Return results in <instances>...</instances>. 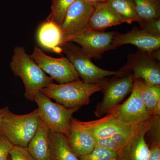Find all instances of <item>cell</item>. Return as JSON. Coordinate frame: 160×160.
<instances>
[{
    "label": "cell",
    "instance_id": "6da1fadb",
    "mask_svg": "<svg viewBox=\"0 0 160 160\" xmlns=\"http://www.w3.org/2000/svg\"><path fill=\"white\" fill-rule=\"evenodd\" d=\"M13 53L10 68L14 75L21 78L24 83L25 98L33 101L36 95L53 83V80L26 53L24 47H16Z\"/></svg>",
    "mask_w": 160,
    "mask_h": 160
},
{
    "label": "cell",
    "instance_id": "7a4b0ae2",
    "mask_svg": "<svg viewBox=\"0 0 160 160\" xmlns=\"http://www.w3.org/2000/svg\"><path fill=\"white\" fill-rule=\"evenodd\" d=\"M100 91L98 83L88 84L79 79L64 84L52 83L41 91L66 108L80 109L88 105L91 96Z\"/></svg>",
    "mask_w": 160,
    "mask_h": 160
},
{
    "label": "cell",
    "instance_id": "3957f363",
    "mask_svg": "<svg viewBox=\"0 0 160 160\" xmlns=\"http://www.w3.org/2000/svg\"><path fill=\"white\" fill-rule=\"evenodd\" d=\"M42 122L38 109L24 115L14 114L9 110L0 126V130L13 146L27 148Z\"/></svg>",
    "mask_w": 160,
    "mask_h": 160
},
{
    "label": "cell",
    "instance_id": "277c9868",
    "mask_svg": "<svg viewBox=\"0 0 160 160\" xmlns=\"http://www.w3.org/2000/svg\"><path fill=\"white\" fill-rule=\"evenodd\" d=\"M38 106L41 119L50 131L64 135L66 138L70 132V121L72 115L79 109H68L52 102L41 91L34 98Z\"/></svg>",
    "mask_w": 160,
    "mask_h": 160
},
{
    "label": "cell",
    "instance_id": "5b68a950",
    "mask_svg": "<svg viewBox=\"0 0 160 160\" xmlns=\"http://www.w3.org/2000/svg\"><path fill=\"white\" fill-rule=\"evenodd\" d=\"M62 52L66 55L80 78L85 83L97 84L100 80L109 76L120 75L125 72L108 71L101 69L92 62L91 59L79 46L71 42L64 43L62 46Z\"/></svg>",
    "mask_w": 160,
    "mask_h": 160
},
{
    "label": "cell",
    "instance_id": "8992f818",
    "mask_svg": "<svg viewBox=\"0 0 160 160\" xmlns=\"http://www.w3.org/2000/svg\"><path fill=\"white\" fill-rule=\"evenodd\" d=\"M106 82L100 80L98 84L103 92L102 101L98 103L95 111L98 117H102L119 105L133 89L134 79L130 73L115 76Z\"/></svg>",
    "mask_w": 160,
    "mask_h": 160
},
{
    "label": "cell",
    "instance_id": "52a82bcc",
    "mask_svg": "<svg viewBox=\"0 0 160 160\" xmlns=\"http://www.w3.org/2000/svg\"><path fill=\"white\" fill-rule=\"evenodd\" d=\"M120 70L130 73L134 79L160 86V61L145 52L138 49L135 53L128 55L127 63Z\"/></svg>",
    "mask_w": 160,
    "mask_h": 160
},
{
    "label": "cell",
    "instance_id": "ba28073f",
    "mask_svg": "<svg viewBox=\"0 0 160 160\" xmlns=\"http://www.w3.org/2000/svg\"><path fill=\"white\" fill-rule=\"evenodd\" d=\"M30 56L46 74L58 84L80 79L77 72L66 57L54 58L49 56L36 46Z\"/></svg>",
    "mask_w": 160,
    "mask_h": 160
},
{
    "label": "cell",
    "instance_id": "9c48e42d",
    "mask_svg": "<svg viewBox=\"0 0 160 160\" xmlns=\"http://www.w3.org/2000/svg\"><path fill=\"white\" fill-rule=\"evenodd\" d=\"M94 6L83 0H76L69 6L60 27L63 44L88 28Z\"/></svg>",
    "mask_w": 160,
    "mask_h": 160
},
{
    "label": "cell",
    "instance_id": "30bf717a",
    "mask_svg": "<svg viewBox=\"0 0 160 160\" xmlns=\"http://www.w3.org/2000/svg\"><path fill=\"white\" fill-rule=\"evenodd\" d=\"M107 113L124 122L134 123L145 122L154 116L147 110L140 97L139 79H134L129 98Z\"/></svg>",
    "mask_w": 160,
    "mask_h": 160
},
{
    "label": "cell",
    "instance_id": "8fae6325",
    "mask_svg": "<svg viewBox=\"0 0 160 160\" xmlns=\"http://www.w3.org/2000/svg\"><path fill=\"white\" fill-rule=\"evenodd\" d=\"M115 32H105L87 29L70 39L69 42L79 45L82 51L90 58L99 59L105 52L111 50Z\"/></svg>",
    "mask_w": 160,
    "mask_h": 160
},
{
    "label": "cell",
    "instance_id": "7c38bea8",
    "mask_svg": "<svg viewBox=\"0 0 160 160\" xmlns=\"http://www.w3.org/2000/svg\"><path fill=\"white\" fill-rule=\"evenodd\" d=\"M126 44L134 45L139 50L152 54L160 50V38L150 35L137 27H133L127 33L115 32L112 39L111 50Z\"/></svg>",
    "mask_w": 160,
    "mask_h": 160
},
{
    "label": "cell",
    "instance_id": "4fadbf2b",
    "mask_svg": "<svg viewBox=\"0 0 160 160\" xmlns=\"http://www.w3.org/2000/svg\"><path fill=\"white\" fill-rule=\"evenodd\" d=\"M154 116L148 120L118 152V160H147L149 155V147L145 137L150 129Z\"/></svg>",
    "mask_w": 160,
    "mask_h": 160
},
{
    "label": "cell",
    "instance_id": "5bb4252c",
    "mask_svg": "<svg viewBox=\"0 0 160 160\" xmlns=\"http://www.w3.org/2000/svg\"><path fill=\"white\" fill-rule=\"evenodd\" d=\"M78 122L92 135L95 140L110 137L129 126L139 123L124 122L108 113L105 117L98 120L89 122L78 120Z\"/></svg>",
    "mask_w": 160,
    "mask_h": 160
},
{
    "label": "cell",
    "instance_id": "9a60e30c",
    "mask_svg": "<svg viewBox=\"0 0 160 160\" xmlns=\"http://www.w3.org/2000/svg\"><path fill=\"white\" fill-rule=\"evenodd\" d=\"M66 138L69 147L78 157L88 154L96 147L92 135L73 118L70 121V132Z\"/></svg>",
    "mask_w": 160,
    "mask_h": 160
},
{
    "label": "cell",
    "instance_id": "2e32d148",
    "mask_svg": "<svg viewBox=\"0 0 160 160\" xmlns=\"http://www.w3.org/2000/svg\"><path fill=\"white\" fill-rule=\"evenodd\" d=\"M124 22L110 5L106 2L96 4L89 19L88 29L103 31L108 27Z\"/></svg>",
    "mask_w": 160,
    "mask_h": 160
},
{
    "label": "cell",
    "instance_id": "e0dca14e",
    "mask_svg": "<svg viewBox=\"0 0 160 160\" xmlns=\"http://www.w3.org/2000/svg\"><path fill=\"white\" fill-rule=\"evenodd\" d=\"M37 38L40 45L57 54L62 52V35L59 26L52 22L46 21L39 28Z\"/></svg>",
    "mask_w": 160,
    "mask_h": 160
},
{
    "label": "cell",
    "instance_id": "ac0fdd59",
    "mask_svg": "<svg viewBox=\"0 0 160 160\" xmlns=\"http://www.w3.org/2000/svg\"><path fill=\"white\" fill-rule=\"evenodd\" d=\"M49 128L42 121L27 148L36 160H51Z\"/></svg>",
    "mask_w": 160,
    "mask_h": 160
},
{
    "label": "cell",
    "instance_id": "d6986e66",
    "mask_svg": "<svg viewBox=\"0 0 160 160\" xmlns=\"http://www.w3.org/2000/svg\"><path fill=\"white\" fill-rule=\"evenodd\" d=\"M148 120L129 126L110 137L96 140V146H99L118 152Z\"/></svg>",
    "mask_w": 160,
    "mask_h": 160
},
{
    "label": "cell",
    "instance_id": "ffe728a7",
    "mask_svg": "<svg viewBox=\"0 0 160 160\" xmlns=\"http://www.w3.org/2000/svg\"><path fill=\"white\" fill-rule=\"evenodd\" d=\"M51 160H79L69 147L64 135L49 130Z\"/></svg>",
    "mask_w": 160,
    "mask_h": 160
},
{
    "label": "cell",
    "instance_id": "44dd1931",
    "mask_svg": "<svg viewBox=\"0 0 160 160\" xmlns=\"http://www.w3.org/2000/svg\"><path fill=\"white\" fill-rule=\"evenodd\" d=\"M124 22H139L134 0H106Z\"/></svg>",
    "mask_w": 160,
    "mask_h": 160
},
{
    "label": "cell",
    "instance_id": "7402d4cb",
    "mask_svg": "<svg viewBox=\"0 0 160 160\" xmlns=\"http://www.w3.org/2000/svg\"><path fill=\"white\" fill-rule=\"evenodd\" d=\"M140 21L160 18V0H134Z\"/></svg>",
    "mask_w": 160,
    "mask_h": 160
},
{
    "label": "cell",
    "instance_id": "603a6c76",
    "mask_svg": "<svg viewBox=\"0 0 160 160\" xmlns=\"http://www.w3.org/2000/svg\"><path fill=\"white\" fill-rule=\"evenodd\" d=\"M140 94L146 109L153 115L155 107L160 100V86L149 85L140 79Z\"/></svg>",
    "mask_w": 160,
    "mask_h": 160
},
{
    "label": "cell",
    "instance_id": "cb8c5ba5",
    "mask_svg": "<svg viewBox=\"0 0 160 160\" xmlns=\"http://www.w3.org/2000/svg\"><path fill=\"white\" fill-rule=\"evenodd\" d=\"M76 0H52L51 12L47 21L61 27L66 12L69 6Z\"/></svg>",
    "mask_w": 160,
    "mask_h": 160
},
{
    "label": "cell",
    "instance_id": "d4e9b609",
    "mask_svg": "<svg viewBox=\"0 0 160 160\" xmlns=\"http://www.w3.org/2000/svg\"><path fill=\"white\" fill-rule=\"evenodd\" d=\"M118 158L117 152L96 146L88 154L79 157V160H111Z\"/></svg>",
    "mask_w": 160,
    "mask_h": 160
},
{
    "label": "cell",
    "instance_id": "484cf974",
    "mask_svg": "<svg viewBox=\"0 0 160 160\" xmlns=\"http://www.w3.org/2000/svg\"><path fill=\"white\" fill-rule=\"evenodd\" d=\"M140 29L155 37L160 38V18L140 21Z\"/></svg>",
    "mask_w": 160,
    "mask_h": 160
},
{
    "label": "cell",
    "instance_id": "4316f807",
    "mask_svg": "<svg viewBox=\"0 0 160 160\" xmlns=\"http://www.w3.org/2000/svg\"><path fill=\"white\" fill-rule=\"evenodd\" d=\"M9 154L11 160H36L29 153L27 148L14 146Z\"/></svg>",
    "mask_w": 160,
    "mask_h": 160
},
{
    "label": "cell",
    "instance_id": "83f0119b",
    "mask_svg": "<svg viewBox=\"0 0 160 160\" xmlns=\"http://www.w3.org/2000/svg\"><path fill=\"white\" fill-rule=\"evenodd\" d=\"M14 146L0 130V160H7L9 152Z\"/></svg>",
    "mask_w": 160,
    "mask_h": 160
},
{
    "label": "cell",
    "instance_id": "f1b7e54d",
    "mask_svg": "<svg viewBox=\"0 0 160 160\" xmlns=\"http://www.w3.org/2000/svg\"><path fill=\"white\" fill-rule=\"evenodd\" d=\"M147 160H160V142L152 143Z\"/></svg>",
    "mask_w": 160,
    "mask_h": 160
},
{
    "label": "cell",
    "instance_id": "f546056e",
    "mask_svg": "<svg viewBox=\"0 0 160 160\" xmlns=\"http://www.w3.org/2000/svg\"><path fill=\"white\" fill-rule=\"evenodd\" d=\"M9 110V108L8 107L0 109V126L2 122L3 119H4L5 115Z\"/></svg>",
    "mask_w": 160,
    "mask_h": 160
},
{
    "label": "cell",
    "instance_id": "4dcf8cb0",
    "mask_svg": "<svg viewBox=\"0 0 160 160\" xmlns=\"http://www.w3.org/2000/svg\"><path fill=\"white\" fill-rule=\"evenodd\" d=\"M83 1L87 4L94 6L98 3L106 2V0H83Z\"/></svg>",
    "mask_w": 160,
    "mask_h": 160
},
{
    "label": "cell",
    "instance_id": "1f68e13d",
    "mask_svg": "<svg viewBox=\"0 0 160 160\" xmlns=\"http://www.w3.org/2000/svg\"><path fill=\"white\" fill-rule=\"evenodd\" d=\"M153 115H160V100L158 102L153 112Z\"/></svg>",
    "mask_w": 160,
    "mask_h": 160
},
{
    "label": "cell",
    "instance_id": "d6a6232c",
    "mask_svg": "<svg viewBox=\"0 0 160 160\" xmlns=\"http://www.w3.org/2000/svg\"><path fill=\"white\" fill-rule=\"evenodd\" d=\"M111 160H118L117 158H116L112 159Z\"/></svg>",
    "mask_w": 160,
    "mask_h": 160
}]
</instances>
